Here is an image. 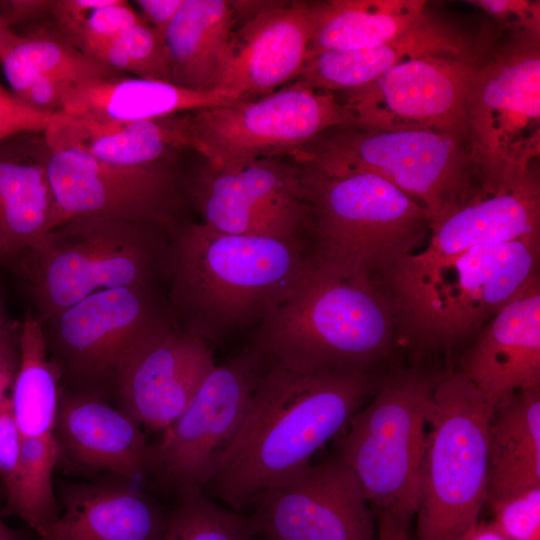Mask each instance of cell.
Listing matches in <instances>:
<instances>
[{
    "instance_id": "2",
    "label": "cell",
    "mask_w": 540,
    "mask_h": 540,
    "mask_svg": "<svg viewBox=\"0 0 540 540\" xmlns=\"http://www.w3.org/2000/svg\"><path fill=\"white\" fill-rule=\"evenodd\" d=\"M312 266L304 242L179 223L171 233L166 297L176 324L212 348L258 325Z\"/></svg>"
},
{
    "instance_id": "3",
    "label": "cell",
    "mask_w": 540,
    "mask_h": 540,
    "mask_svg": "<svg viewBox=\"0 0 540 540\" xmlns=\"http://www.w3.org/2000/svg\"><path fill=\"white\" fill-rule=\"evenodd\" d=\"M397 320L379 283L316 266L260 321L249 343L301 372H372L391 352Z\"/></svg>"
},
{
    "instance_id": "48",
    "label": "cell",
    "mask_w": 540,
    "mask_h": 540,
    "mask_svg": "<svg viewBox=\"0 0 540 540\" xmlns=\"http://www.w3.org/2000/svg\"><path fill=\"white\" fill-rule=\"evenodd\" d=\"M8 316H7V312H6V307H5V302L3 300V297L0 293V328L2 327V325L8 320Z\"/></svg>"
},
{
    "instance_id": "10",
    "label": "cell",
    "mask_w": 540,
    "mask_h": 540,
    "mask_svg": "<svg viewBox=\"0 0 540 540\" xmlns=\"http://www.w3.org/2000/svg\"><path fill=\"white\" fill-rule=\"evenodd\" d=\"M471 157L485 188L511 182L540 155V35L501 32L467 99Z\"/></svg>"
},
{
    "instance_id": "21",
    "label": "cell",
    "mask_w": 540,
    "mask_h": 540,
    "mask_svg": "<svg viewBox=\"0 0 540 540\" xmlns=\"http://www.w3.org/2000/svg\"><path fill=\"white\" fill-rule=\"evenodd\" d=\"M459 372L493 415L518 391L540 387V278L480 330Z\"/></svg>"
},
{
    "instance_id": "50",
    "label": "cell",
    "mask_w": 540,
    "mask_h": 540,
    "mask_svg": "<svg viewBox=\"0 0 540 540\" xmlns=\"http://www.w3.org/2000/svg\"><path fill=\"white\" fill-rule=\"evenodd\" d=\"M264 540H271V539L264 538Z\"/></svg>"
},
{
    "instance_id": "40",
    "label": "cell",
    "mask_w": 540,
    "mask_h": 540,
    "mask_svg": "<svg viewBox=\"0 0 540 540\" xmlns=\"http://www.w3.org/2000/svg\"><path fill=\"white\" fill-rule=\"evenodd\" d=\"M53 115L27 105L0 83V140L23 132H45Z\"/></svg>"
},
{
    "instance_id": "42",
    "label": "cell",
    "mask_w": 540,
    "mask_h": 540,
    "mask_svg": "<svg viewBox=\"0 0 540 540\" xmlns=\"http://www.w3.org/2000/svg\"><path fill=\"white\" fill-rule=\"evenodd\" d=\"M185 0L134 1L142 20L165 37V34L182 8Z\"/></svg>"
},
{
    "instance_id": "44",
    "label": "cell",
    "mask_w": 540,
    "mask_h": 540,
    "mask_svg": "<svg viewBox=\"0 0 540 540\" xmlns=\"http://www.w3.org/2000/svg\"><path fill=\"white\" fill-rule=\"evenodd\" d=\"M377 526V540H410L408 526L387 512L373 513Z\"/></svg>"
},
{
    "instance_id": "22",
    "label": "cell",
    "mask_w": 540,
    "mask_h": 540,
    "mask_svg": "<svg viewBox=\"0 0 540 540\" xmlns=\"http://www.w3.org/2000/svg\"><path fill=\"white\" fill-rule=\"evenodd\" d=\"M540 238V178L535 164L519 178L481 189L430 226L428 246L400 261L425 266L473 247Z\"/></svg>"
},
{
    "instance_id": "15",
    "label": "cell",
    "mask_w": 540,
    "mask_h": 540,
    "mask_svg": "<svg viewBox=\"0 0 540 540\" xmlns=\"http://www.w3.org/2000/svg\"><path fill=\"white\" fill-rule=\"evenodd\" d=\"M202 223L230 234L309 245L308 209L297 163L288 156L214 168L204 160L185 181Z\"/></svg>"
},
{
    "instance_id": "38",
    "label": "cell",
    "mask_w": 540,
    "mask_h": 540,
    "mask_svg": "<svg viewBox=\"0 0 540 540\" xmlns=\"http://www.w3.org/2000/svg\"><path fill=\"white\" fill-rule=\"evenodd\" d=\"M482 10L501 32L540 35V2L530 0L467 1Z\"/></svg>"
},
{
    "instance_id": "46",
    "label": "cell",
    "mask_w": 540,
    "mask_h": 540,
    "mask_svg": "<svg viewBox=\"0 0 540 540\" xmlns=\"http://www.w3.org/2000/svg\"><path fill=\"white\" fill-rule=\"evenodd\" d=\"M19 33L8 25L0 15V60L19 40Z\"/></svg>"
},
{
    "instance_id": "32",
    "label": "cell",
    "mask_w": 540,
    "mask_h": 540,
    "mask_svg": "<svg viewBox=\"0 0 540 540\" xmlns=\"http://www.w3.org/2000/svg\"><path fill=\"white\" fill-rule=\"evenodd\" d=\"M0 60L11 92L18 96L34 80L45 76L68 77L83 83L125 75L89 56L55 27L36 26L24 34Z\"/></svg>"
},
{
    "instance_id": "18",
    "label": "cell",
    "mask_w": 540,
    "mask_h": 540,
    "mask_svg": "<svg viewBox=\"0 0 540 540\" xmlns=\"http://www.w3.org/2000/svg\"><path fill=\"white\" fill-rule=\"evenodd\" d=\"M322 1H233L236 25L220 89L244 99L294 82L307 59Z\"/></svg>"
},
{
    "instance_id": "33",
    "label": "cell",
    "mask_w": 540,
    "mask_h": 540,
    "mask_svg": "<svg viewBox=\"0 0 540 540\" xmlns=\"http://www.w3.org/2000/svg\"><path fill=\"white\" fill-rule=\"evenodd\" d=\"M60 460L54 434L21 440L17 495L7 515L24 520L37 534L60 515L52 477Z\"/></svg>"
},
{
    "instance_id": "14",
    "label": "cell",
    "mask_w": 540,
    "mask_h": 540,
    "mask_svg": "<svg viewBox=\"0 0 540 540\" xmlns=\"http://www.w3.org/2000/svg\"><path fill=\"white\" fill-rule=\"evenodd\" d=\"M490 44L469 55L411 59L363 86L333 94L346 112V123L380 130L429 129L467 136L468 94Z\"/></svg>"
},
{
    "instance_id": "49",
    "label": "cell",
    "mask_w": 540,
    "mask_h": 540,
    "mask_svg": "<svg viewBox=\"0 0 540 540\" xmlns=\"http://www.w3.org/2000/svg\"><path fill=\"white\" fill-rule=\"evenodd\" d=\"M0 265L7 266L10 268L11 262L6 254V252L3 250V248L0 246Z\"/></svg>"
},
{
    "instance_id": "17",
    "label": "cell",
    "mask_w": 540,
    "mask_h": 540,
    "mask_svg": "<svg viewBox=\"0 0 540 540\" xmlns=\"http://www.w3.org/2000/svg\"><path fill=\"white\" fill-rule=\"evenodd\" d=\"M248 516L271 540H375L373 511L339 454L306 467L258 495Z\"/></svg>"
},
{
    "instance_id": "30",
    "label": "cell",
    "mask_w": 540,
    "mask_h": 540,
    "mask_svg": "<svg viewBox=\"0 0 540 540\" xmlns=\"http://www.w3.org/2000/svg\"><path fill=\"white\" fill-rule=\"evenodd\" d=\"M424 0H327L307 58L325 51L370 48L403 34L428 12Z\"/></svg>"
},
{
    "instance_id": "25",
    "label": "cell",
    "mask_w": 540,
    "mask_h": 540,
    "mask_svg": "<svg viewBox=\"0 0 540 540\" xmlns=\"http://www.w3.org/2000/svg\"><path fill=\"white\" fill-rule=\"evenodd\" d=\"M44 132L0 140V246L12 269L47 232L64 222L49 175Z\"/></svg>"
},
{
    "instance_id": "43",
    "label": "cell",
    "mask_w": 540,
    "mask_h": 540,
    "mask_svg": "<svg viewBox=\"0 0 540 540\" xmlns=\"http://www.w3.org/2000/svg\"><path fill=\"white\" fill-rule=\"evenodd\" d=\"M51 3L52 0L0 1V15L14 29L16 25L50 15Z\"/></svg>"
},
{
    "instance_id": "28",
    "label": "cell",
    "mask_w": 540,
    "mask_h": 540,
    "mask_svg": "<svg viewBox=\"0 0 540 540\" xmlns=\"http://www.w3.org/2000/svg\"><path fill=\"white\" fill-rule=\"evenodd\" d=\"M236 23L233 1L185 0L164 37L171 83L193 91L219 90Z\"/></svg>"
},
{
    "instance_id": "37",
    "label": "cell",
    "mask_w": 540,
    "mask_h": 540,
    "mask_svg": "<svg viewBox=\"0 0 540 540\" xmlns=\"http://www.w3.org/2000/svg\"><path fill=\"white\" fill-rule=\"evenodd\" d=\"M493 520L511 540H540V487L491 505Z\"/></svg>"
},
{
    "instance_id": "16",
    "label": "cell",
    "mask_w": 540,
    "mask_h": 540,
    "mask_svg": "<svg viewBox=\"0 0 540 540\" xmlns=\"http://www.w3.org/2000/svg\"><path fill=\"white\" fill-rule=\"evenodd\" d=\"M176 162L125 165L51 148L48 175L64 222L101 216L157 223L173 232L186 196Z\"/></svg>"
},
{
    "instance_id": "23",
    "label": "cell",
    "mask_w": 540,
    "mask_h": 540,
    "mask_svg": "<svg viewBox=\"0 0 540 540\" xmlns=\"http://www.w3.org/2000/svg\"><path fill=\"white\" fill-rule=\"evenodd\" d=\"M139 425L104 398L60 388L53 434L60 458L83 471L145 477L149 444Z\"/></svg>"
},
{
    "instance_id": "8",
    "label": "cell",
    "mask_w": 540,
    "mask_h": 540,
    "mask_svg": "<svg viewBox=\"0 0 540 540\" xmlns=\"http://www.w3.org/2000/svg\"><path fill=\"white\" fill-rule=\"evenodd\" d=\"M438 376L418 368L392 372L337 437L338 454L373 513H390L408 527L420 501Z\"/></svg>"
},
{
    "instance_id": "12",
    "label": "cell",
    "mask_w": 540,
    "mask_h": 540,
    "mask_svg": "<svg viewBox=\"0 0 540 540\" xmlns=\"http://www.w3.org/2000/svg\"><path fill=\"white\" fill-rule=\"evenodd\" d=\"M195 151L214 168L288 156L324 130L347 122L330 92L292 82L276 91L189 112Z\"/></svg>"
},
{
    "instance_id": "31",
    "label": "cell",
    "mask_w": 540,
    "mask_h": 540,
    "mask_svg": "<svg viewBox=\"0 0 540 540\" xmlns=\"http://www.w3.org/2000/svg\"><path fill=\"white\" fill-rule=\"evenodd\" d=\"M61 373L48 355L43 322L29 308L21 320V360L10 392L11 410L24 437L52 434Z\"/></svg>"
},
{
    "instance_id": "24",
    "label": "cell",
    "mask_w": 540,
    "mask_h": 540,
    "mask_svg": "<svg viewBox=\"0 0 540 540\" xmlns=\"http://www.w3.org/2000/svg\"><path fill=\"white\" fill-rule=\"evenodd\" d=\"M106 473L61 487L62 515L39 540H161L167 512L134 484Z\"/></svg>"
},
{
    "instance_id": "7",
    "label": "cell",
    "mask_w": 540,
    "mask_h": 540,
    "mask_svg": "<svg viewBox=\"0 0 540 540\" xmlns=\"http://www.w3.org/2000/svg\"><path fill=\"white\" fill-rule=\"evenodd\" d=\"M330 176L368 173L404 192L430 226L482 187L468 137L429 130H380L343 123L288 154Z\"/></svg>"
},
{
    "instance_id": "5",
    "label": "cell",
    "mask_w": 540,
    "mask_h": 540,
    "mask_svg": "<svg viewBox=\"0 0 540 540\" xmlns=\"http://www.w3.org/2000/svg\"><path fill=\"white\" fill-rule=\"evenodd\" d=\"M295 162L314 266L379 283L430 232L425 209L386 180L368 173L330 176Z\"/></svg>"
},
{
    "instance_id": "39",
    "label": "cell",
    "mask_w": 540,
    "mask_h": 540,
    "mask_svg": "<svg viewBox=\"0 0 540 540\" xmlns=\"http://www.w3.org/2000/svg\"><path fill=\"white\" fill-rule=\"evenodd\" d=\"M22 435L15 422L10 399L0 405V482L6 504L2 514L7 515L17 495Z\"/></svg>"
},
{
    "instance_id": "11",
    "label": "cell",
    "mask_w": 540,
    "mask_h": 540,
    "mask_svg": "<svg viewBox=\"0 0 540 540\" xmlns=\"http://www.w3.org/2000/svg\"><path fill=\"white\" fill-rule=\"evenodd\" d=\"M176 322L159 287L97 291L43 322L65 388L109 401L131 358Z\"/></svg>"
},
{
    "instance_id": "6",
    "label": "cell",
    "mask_w": 540,
    "mask_h": 540,
    "mask_svg": "<svg viewBox=\"0 0 540 540\" xmlns=\"http://www.w3.org/2000/svg\"><path fill=\"white\" fill-rule=\"evenodd\" d=\"M171 231L152 222L71 218L14 264L44 322L85 297L119 287H159L167 279Z\"/></svg>"
},
{
    "instance_id": "27",
    "label": "cell",
    "mask_w": 540,
    "mask_h": 540,
    "mask_svg": "<svg viewBox=\"0 0 540 540\" xmlns=\"http://www.w3.org/2000/svg\"><path fill=\"white\" fill-rule=\"evenodd\" d=\"M228 90L193 91L127 75L89 80L72 89L60 111L85 117L145 121L243 100Z\"/></svg>"
},
{
    "instance_id": "4",
    "label": "cell",
    "mask_w": 540,
    "mask_h": 540,
    "mask_svg": "<svg viewBox=\"0 0 540 540\" xmlns=\"http://www.w3.org/2000/svg\"><path fill=\"white\" fill-rule=\"evenodd\" d=\"M540 238L473 247L425 266L402 261L380 280L398 332L417 349H448L478 334L539 279Z\"/></svg>"
},
{
    "instance_id": "47",
    "label": "cell",
    "mask_w": 540,
    "mask_h": 540,
    "mask_svg": "<svg viewBox=\"0 0 540 540\" xmlns=\"http://www.w3.org/2000/svg\"><path fill=\"white\" fill-rule=\"evenodd\" d=\"M0 540H26V536L19 530H14L8 527L0 512Z\"/></svg>"
},
{
    "instance_id": "41",
    "label": "cell",
    "mask_w": 540,
    "mask_h": 540,
    "mask_svg": "<svg viewBox=\"0 0 540 540\" xmlns=\"http://www.w3.org/2000/svg\"><path fill=\"white\" fill-rule=\"evenodd\" d=\"M21 360V320L8 319L0 328V405L10 392Z\"/></svg>"
},
{
    "instance_id": "35",
    "label": "cell",
    "mask_w": 540,
    "mask_h": 540,
    "mask_svg": "<svg viewBox=\"0 0 540 540\" xmlns=\"http://www.w3.org/2000/svg\"><path fill=\"white\" fill-rule=\"evenodd\" d=\"M123 74L171 82L170 59L165 38L143 20L117 37L84 51Z\"/></svg>"
},
{
    "instance_id": "19",
    "label": "cell",
    "mask_w": 540,
    "mask_h": 540,
    "mask_svg": "<svg viewBox=\"0 0 540 540\" xmlns=\"http://www.w3.org/2000/svg\"><path fill=\"white\" fill-rule=\"evenodd\" d=\"M215 365L212 348L175 324L131 358L111 399L138 424L165 431L188 407Z\"/></svg>"
},
{
    "instance_id": "26",
    "label": "cell",
    "mask_w": 540,
    "mask_h": 540,
    "mask_svg": "<svg viewBox=\"0 0 540 540\" xmlns=\"http://www.w3.org/2000/svg\"><path fill=\"white\" fill-rule=\"evenodd\" d=\"M189 112L121 121L59 111L44 134L52 149H70L111 163L140 165L177 160L183 151H195Z\"/></svg>"
},
{
    "instance_id": "1",
    "label": "cell",
    "mask_w": 540,
    "mask_h": 540,
    "mask_svg": "<svg viewBox=\"0 0 540 540\" xmlns=\"http://www.w3.org/2000/svg\"><path fill=\"white\" fill-rule=\"evenodd\" d=\"M265 360V359H264ZM372 372H301L265 360L242 423L205 487L241 512L308 464L371 398Z\"/></svg>"
},
{
    "instance_id": "34",
    "label": "cell",
    "mask_w": 540,
    "mask_h": 540,
    "mask_svg": "<svg viewBox=\"0 0 540 540\" xmlns=\"http://www.w3.org/2000/svg\"><path fill=\"white\" fill-rule=\"evenodd\" d=\"M161 540H254L248 516L226 509L197 488L174 493Z\"/></svg>"
},
{
    "instance_id": "45",
    "label": "cell",
    "mask_w": 540,
    "mask_h": 540,
    "mask_svg": "<svg viewBox=\"0 0 540 540\" xmlns=\"http://www.w3.org/2000/svg\"><path fill=\"white\" fill-rule=\"evenodd\" d=\"M466 540H511L494 522H478Z\"/></svg>"
},
{
    "instance_id": "20",
    "label": "cell",
    "mask_w": 540,
    "mask_h": 540,
    "mask_svg": "<svg viewBox=\"0 0 540 540\" xmlns=\"http://www.w3.org/2000/svg\"><path fill=\"white\" fill-rule=\"evenodd\" d=\"M500 31L490 21L475 31L432 10L403 34L357 50L325 51L308 57L294 82L337 93L363 86L396 65L428 55H469L487 47Z\"/></svg>"
},
{
    "instance_id": "29",
    "label": "cell",
    "mask_w": 540,
    "mask_h": 540,
    "mask_svg": "<svg viewBox=\"0 0 540 540\" xmlns=\"http://www.w3.org/2000/svg\"><path fill=\"white\" fill-rule=\"evenodd\" d=\"M540 487V387L518 391L493 415L489 427L490 506Z\"/></svg>"
},
{
    "instance_id": "13",
    "label": "cell",
    "mask_w": 540,
    "mask_h": 540,
    "mask_svg": "<svg viewBox=\"0 0 540 540\" xmlns=\"http://www.w3.org/2000/svg\"><path fill=\"white\" fill-rule=\"evenodd\" d=\"M264 364L248 344L215 365L161 440L149 445L146 476L173 493L204 491L242 423Z\"/></svg>"
},
{
    "instance_id": "9",
    "label": "cell",
    "mask_w": 540,
    "mask_h": 540,
    "mask_svg": "<svg viewBox=\"0 0 540 540\" xmlns=\"http://www.w3.org/2000/svg\"><path fill=\"white\" fill-rule=\"evenodd\" d=\"M493 412L459 371L434 389L417 514V540H466L487 499Z\"/></svg>"
},
{
    "instance_id": "36",
    "label": "cell",
    "mask_w": 540,
    "mask_h": 540,
    "mask_svg": "<svg viewBox=\"0 0 540 540\" xmlns=\"http://www.w3.org/2000/svg\"><path fill=\"white\" fill-rule=\"evenodd\" d=\"M141 21L138 11L128 1L109 0L82 17L56 28L84 52L117 37Z\"/></svg>"
}]
</instances>
